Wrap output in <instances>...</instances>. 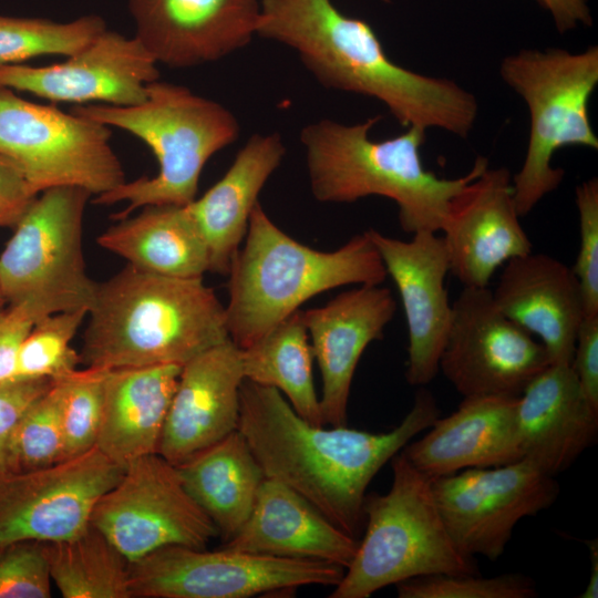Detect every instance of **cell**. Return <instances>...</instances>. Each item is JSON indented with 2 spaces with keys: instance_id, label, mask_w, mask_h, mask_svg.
<instances>
[{
  "instance_id": "obj_1",
  "label": "cell",
  "mask_w": 598,
  "mask_h": 598,
  "mask_svg": "<svg viewBox=\"0 0 598 598\" xmlns=\"http://www.w3.org/2000/svg\"><path fill=\"white\" fill-rule=\"evenodd\" d=\"M437 416L434 396L421 389L411 410L389 432L324 429L300 416L277 389L244 380L238 430L265 477L290 487L358 539L370 482Z\"/></svg>"
},
{
  "instance_id": "obj_2",
  "label": "cell",
  "mask_w": 598,
  "mask_h": 598,
  "mask_svg": "<svg viewBox=\"0 0 598 598\" xmlns=\"http://www.w3.org/2000/svg\"><path fill=\"white\" fill-rule=\"evenodd\" d=\"M256 34L295 50L323 86L379 100L404 127L466 137L474 126L478 103L471 92L396 64L368 22L330 0H260Z\"/></svg>"
},
{
  "instance_id": "obj_3",
  "label": "cell",
  "mask_w": 598,
  "mask_h": 598,
  "mask_svg": "<svg viewBox=\"0 0 598 598\" xmlns=\"http://www.w3.org/2000/svg\"><path fill=\"white\" fill-rule=\"evenodd\" d=\"M87 317L80 358L91 368L183 367L229 339L225 307L203 278L130 265L96 282Z\"/></svg>"
},
{
  "instance_id": "obj_4",
  "label": "cell",
  "mask_w": 598,
  "mask_h": 598,
  "mask_svg": "<svg viewBox=\"0 0 598 598\" xmlns=\"http://www.w3.org/2000/svg\"><path fill=\"white\" fill-rule=\"evenodd\" d=\"M380 120L377 115L348 125L324 118L301 130L313 197L353 203L383 196L396 204L403 231H440L450 199L488 167V159L480 155L465 175L439 177L422 163L425 130L410 126L392 138L373 141L369 134Z\"/></svg>"
},
{
  "instance_id": "obj_5",
  "label": "cell",
  "mask_w": 598,
  "mask_h": 598,
  "mask_svg": "<svg viewBox=\"0 0 598 598\" xmlns=\"http://www.w3.org/2000/svg\"><path fill=\"white\" fill-rule=\"evenodd\" d=\"M229 271L225 307L229 339L245 349L316 295L347 285H381L383 261L364 231L333 251L310 248L283 233L259 203Z\"/></svg>"
},
{
  "instance_id": "obj_6",
  "label": "cell",
  "mask_w": 598,
  "mask_h": 598,
  "mask_svg": "<svg viewBox=\"0 0 598 598\" xmlns=\"http://www.w3.org/2000/svg\"><path fill=\"white\" fill-rule=\"evenodd\" d=\"M73 113L142 140L158 162V173L124 182L99 195L94 203L126 202L116 220L151 205H187L196 198L207 161L234 143L240 132L236 116L220 103L195 94L186 86L153 81L143 102L130 106L76 105Z\"/></svg>"
},
{
  "instance_id": "obj_7",
  "label": "cell",
  "mask_w": 598,
  "mask_h": 598,
  "mask_svg": "<svg viewBox=\"0 0 598 598\" xmlns=\"http://www.w3.org/2000/svg\"><path fill=\"white\" fill-rule=\"evenodd\" d=\"M391 461V487L365 496L364 535L331 598H368L415 577L476 573L446 529L432 478L401 451Z\"/></svg>"
},
{
  "instance_id": "obj_8",
  "label": "cell",
  "mask_w": 598,
  "mask_h": 598,
  "mask_svg": "<svg viewBox=\"0 0 598 598\" xmlns=\"http://www.w3.org/2000/svg\"><path fill=\"white\" fill-rule=\"evenodd\" d=\"M504 82L526 102L529 135L520 169L512 176L517 213L525 216L563 182L553 166L566 146L598 150L589 101L598 85V48L573 53L560 48L522 49L503 59Z\"/></svg>"
},
{
  "instance_id": "obj_9",
  "label": "cell",
  "mask_w": 598,
  "mask_h": 598,
  "mask_svg": "<svg viewBox=\"0 0 598 598\" xmlns=\"http://www.w3.org/2000/svg\"><path fill=\"white\" fill-rule=\"evenodd\" d=\"M87 190L60 186L37 196L0 255V290L9 306L25 305L39 319L86 309L96 282L82 249Z\"/></svg>"
},
{
  "instance_id": "obj_10",
  "label": "cell",
  "mask_w": 598,
  "mask_h": 598,
  "mask_svg": "<svg viewBox=\"0 0 598 598\" xmlns=\"http://www.w3.org/2000/svg\"><path fill=\"white\" fill-rule=\"evenodd\" d=\"M105 124L38 104L0 85V154L35 193L60 186L102 195L125 182Z\"/></svg>"
},
{
  "instance_id": "obj_11",
  "label": "cell",
  "mask_w": 598,
  "mask_h": 598,
  "mask_svg": "<svg viewBox=\"0 0 598 598\" xmlns=\"http://www.w3.org/2000/svg\"><path fill=\"white\" fill-rule=\"evenodd\" d=\"M344 569L319 560L171 545L130 563L131 598H248L336 586Z\"/></svg>"
},
{
  "instance_id": "obj_12",
  "label": "cell",
  "mask_w": 598,
  "mask_h": 598,
  "mask_svg": "<svg viewBox=\"0 0 598 598\" xmlns=\"http://www.w3.org/2000/svg\"><path fill=\"white\" fill-rule=\"evenodd\" d=\"M91 525L130 563L171 545L204 548L218 535L185 489L176 466L157 453L124 467L95 504Z\"/></svg>"
},
{
  "instance_id": "obj_13",
  "label": "cell",
  "mask_w": 598,
  "mask_h": 598,
  "mask_svg": "<svg viewBox=\"0 0 598 598\" xmlns=\"http://www.w3.org/2000/svg\"><path fill=\"white\" fill-rule=\"evenodd\" d=\"M551 476L527 458L432 478L446 529L465 556L498 559L517 523L550 507L559 494Z\"/></svg>"
},
{
  "instance_id": "obj_14",
  "label": "cell",
  "mask_w": 598,
  "mask_h": 598,
  "mask_svg": "<svg viewBox=\"0 0 598 598\" xmlns=\"http://www.w3.org/2000/svg\"><path fill=\"white\" fill-rule=\"evenodd\" d=\"M439 371L463 396H518L550 364L543 343L507 318L488 287H463Z\"/></svg>"
},
{
  "instance_id": "obj_15",
  "label": "cell",
  "mask_w": 598,
  "mask_h": 598,
  "mask_svg": "<svg viewBox=\"0 0 598 598\" xmlns=\"http://www.w3.org/2000/svg\"><path fill=\"white\" fill-rule=\"evenodd\" d=\"M123 471L93 447L43 468L0 476V546L80 535Z\"/></svg>"
},
{
  "instance_id": "obj_16",
  "label": "cell",
  "mask_w": 598,
  "mask_h": 598,
  "mask_svg": "<svg viewBox=\"0 0 598 598\" xmlns=\"http://www.w3.org/2000/svg\"><path fill=\"white\" fill-rule=\"evenodd\" d=\"M68 60L44 66H0V85L60 103L130 106L158 80L157 62L134 35L104 30Z\"/></svg>"
},
{
  "instance_id": "obj_17",
  "label": "cell",
  "mask_w": 598,
  "mask_h": 598,
  "mask_svg": "<svg viewBox=\"0 0 598 598\" xmlns=\"http://www.w3.org/2000/svg\"><path fill=\"white\" fill-rule=\"evenodd\" d=\"M394 281L408 327L405 378L411 385L423 386L439 372L453 307L445 288L450 272L447 251L434 231H417L401 240L370 228L365 231Z\"/></svg>"
},
{
  "instance_id": "obj_18",
  "label": "cell",
  "mask_w": 598,
  "mask_h": 598,
  "mask_svg": "<svg viewBox=\"0 0 598 598\" xmlns=\"http://www.w3.org/2000/svg\"><path fill=\"white\" fill-rule=\"evenodd\" d=\"M519 217L505 167H487L450 199L440 231L463 287H488L497 268L533 251Z\"/></svg>"
},
{
  "instance_id": "obj_19",
  "label": "cell",
  "mask_w": 598,
  "mask_h": 598,
  "mask_svg": "<svg viewBox=\"0 0 598 598\" xmlns=\"http://www.w3.org/2000/svg\"><path fill=\"white\" fill-rule=\"evenodd\" d=\"M135 37L157 63L192 68L217 61L256 34L260 0H128Z\"/></svg>"
},
{
  "instance_id": "obj_20",
  "label": "cell",
  "mask_w": 598,
  "mask_h": 598,
  "mask_svg": "<svg viewBox=\"0 0 598 598\" xmlns=\"http://www.w3.org/2000/svg\"><path fill=\"white\" fill-rule=\"evenodd\" d=\"M244 380L241 349L230 339L185 363L157 454L178 465L237 431Z\"/></svg>"
},
{
  "instance_id": "obj_21",
  "label": "cell",
  "mask_w": 598,
  "mask_h": 598,
  "mask_svg": "<svg viewBox=\"0 0 598 598\" xmlns=\"http://www.w3.org/2000/svg\"><path fill=\"white\" fill-rule=\"evenodd\" d=\"M396 310L386 287L362 285L327 305L303 310L313 358L321 373L323 424L346 425L351 383L365 348L382 338Z\"/></svg>"
},
{
  "instance_id": "obj_22",
  "label": "cell",
  "mask_w": 598,
  "mask_h": 598,
  "mask_svg": "<svg viewBox=\"0 0 598 598\" xmlns=\"http://www.w3.org/2000/svg\"><path fill=\"white\" fill-rule=\"evenodd\" d=\"M492 296L507 318L543 343L550 363H571L577 331L586 316L571 267L530 251L505 264Z\"/></svg>"
},
{
  "instance_id": "obj_23",
  "label": "cell",
  "mask_w": 598,
  "mask_h": 598,
  "mask_svg": "<svg viewBox=\"0 0 598 598\" xmlns=\"http://www.w3.org/2000/svg\"><path fill=\"white\" fill-rule=\"evenodd\" d=\"M516 422L523 458L551 476L568 470L598 435V410L565 363H550L524 388Z\"/></svg>"
},
{
  "instance_id": "obj_24",
  "label": "cell",
  "mask_w": 598,
  "mask_h": 598,
  "mask_svg": "<svg viewBox=\"0 0 598 598\" xmlns=\"http://www.w3.org/2000/svg\"><path fill=\"white\" fill-rule=\"evenodd\" d=\"M518 396H465L445 417L437 416L421 439L401 451L431 478L473 467H491L523 458L516 404Z\"/></svg>"
},
{
  "instance_id": "obj_25",
  "label": "cell",
  "mask_w": 598,
  "mask_h": 598,
  "mask_svg": "<svg viewBox=\"0 0 598 598\" xmlns=\"http://www.w3.org/2000/svg\"><path fill=\"white\" fill-rule=\"evenodd\" d=\"M359 539L331 523L285 484L265 477L254 507L226 547L276 557L310 559L346 569Z\"/></svg>"
},
{
  "instance_id": "obj_26",
  "label": "cell",
  "mask_w": 598,
  "mask_h": 598,
  "mask_svg": "<svg viewBox=\"0 0 598 598\" xmlns=\"http://www.w3.org/2000/svg\"><path fill=\"white\" fill-rule=\"evenodd\" d=\"M285 154L278 133L251 135L224 176L200 198L187 204L207 246L209 271L228 274L258 195Z\"/></svg>"
},
{
  "instance_id": "obj_27",
  "label": "cell",
  "mask_w": 598,
  "mask_h": 598,
  "mask_svg": "<svg viewBox=\"0 0 598 598\" xmlns=\"http://www.w3.org/2000/svg\"><path fill=\"white\" fill-rule=\"evenodd\" d=\"M181 365L107 369L95 447L125 467L157 453Z\"/></svg>"
},
{
  "instance_id": "obj_28",
  "label": "cell",
  "mask_w": 598,
  "mask_h": 598,
  "mask_svg": "<svg viewBox=\"0 0 598 598\" xmlns=\"http://www.w3.org/2000/svg\"><path fill=\"white\" fill-rule=\"evenodd\" d=\"M99 245L140 270L176 278H203L209 271L206 243L187 205H151L117 219Z\"/></svg>"
},
{
  "instance_id": "obj_29",
  "label": "cell",
  "mask_w": 598,
  "mask_h": 598,
  "mask_svg": "<svg viewBox=\"0 0 598 598\" xmlns=\"http://www.w3.org/2000/svg\"><path fill=\"white\" fill-rule=\"evenodd\" d=\"M195 503L228 542L247 520L265 474L239 430L175 465Z\"/></svg>"
},
{
  "instance_id": "obj_30",
  "label": "cell",
  "mask_w": 598,
  "mask_h": 598,
  "mask_svg": "<svg viewBox=\"0 0 598 598\" xmlns=\"http://www.w3.org/2000/svg\"><path fill=\"white\" fill-rule=\"evenodd\" d=\"M312 349L303 310H296L260 339L241 349L245 380L282 392L308 422L323 425L312 377Z\"/></svg>"
},
{
  "instance_id": "obj_31",
  "label": "cell",
  "mask_w": 598,
  "mask_h": 598,
  "mask_svg": "<svg viewBox=\"0 0 598 598\" xmlns=\"http://www.w3.org/2000/svg\"><path fill=\"white\" fill-rule=\"evenodd\" d=\"M41 545L51 580L64 598H131L128 559L94 526Z\"/></svg>"
},
{
  "instance_id": "obj_32",
  "label": "cell",
  "mask_w": 598,
  "mask_h": 598,
  "mask_svg": "<svg viewBox=\"0 0 598 598\" xmlns=\"http://www.w3.org/2000/svg\"><path fill=\"white\" fill-rule=\"evenodd\" d=\"M104 30V20L95 14L68 22L0 14V66L40 55H72Z\"/></svg>"
},
{
  "instance_id": "obj_33",
  "label": "cell",
  "mask_w": 598,
  "mask_h": 598,
  "mask_svg": "<svg viewBox=\"0 0 598 598\" xmlns=\"http://www.w3.org/2000/svg\"><path fill=\"white\" fill-rule=\"evenodd\" d=\"M85 317L87 310L79 309L39 319L20 348L13 380H56L75 371L81 358L71 342Z\"/></svg>"
},
{
  "instance_id": "obj_34",
  "label": "cell",
  "mask_w": 598,
  "mask_h": 598,
  "mask_svg": "<svg viewBox=\"0 0 598 598\" xmlns=\"http://www.w3.org/2000/svg\"><path fill=\"white\" fill-rule=\"evenodd\" d=\"M62 388L53 380L14 426L8 448L9 473L28 472L63 461Z\"/></svg>"
},
{
  "instance_id": "obj_35",
  "label": "cell",
  "mask_w": 598,
  "mask_h": 598,
  "mask_svg": "<svg viewBox=\"0 0 598 598\" xmlns=\"http://www.w3.org/2000/svg\"><path fill=\"white\" fill-rule=\"evenodd\" d=\"M106 370L86 367L56 379L62 388L63 460L95 447L102 417Z\"/></svg>"
},
{
  "instance_id": "obj_36",
  "label": "cell",
  "mask_w": 598,
  "mask_h": 598,
  "mask_svg": "<svg viewBox=\"0 0 598 598\" xmlns=\"http://www.w3.org/2000/svg\"><path fill=\"white\" fill-rule=\"evenodd\" d=\"M476 573L435 574L415 577L396 586L399 598H533L534 580L522 574L494 577Z\"/></svg>"
},
{
  "instance_id": "obj_37",
  "label": "cell",
  "mask_w": 598,
  "mask_h": 598,
  "mask_svg": "<svg viewBox=\"0 0 598 598\" xmlns=\"http://www.w3.org/2000/svg\"><path fill=\"white\" fill-rule=\"evenodd\" d=\"M51 584L41 542L0 546V598H48Z\"/></svg>"
},
{
  "instance_id": "obj_38",
  "label": "cell",
  "mask_w": 598,
  "mask_h": 598,
  "mask_svg": "<svg viewBox=\"0 0 598 598\" xmlns=\"http://www.w3.org/2000/svg\"><path fill=\"white\" fill-rule=\"evenodd\" d=\"M579 216V250L571 267L581 288L586 316H598V179L580 183L575 190Z\"/></svg>"
},
{
  "instance_id": "obj_39",
  "label": "cell",
  "mask_w": 598,
  "mask_h": 598,
  "mask_svg": "<svg viewBox=\"0 0 598 598\" xmlns=\"http://www.w3.org/2000/svg\"><path fill=\"white\" fill-rule=\"evenodd\" d=\"M52 383L50 379H27L0 384V476L9 474L8 448L14 426Z\"/></svg>"
},
{
  "instance_id": "obj_40",
  "label": "cell",
  "mask_w": 598,
  "mask_h": 598,
  "mask_svg": "<svg viewBox=\"0 0 598 598\" xmlns=\"http://www.w3.org/2000/svg\"><path fill=\"white\" fill-rule=\"evenodd\" d=\"M570 365L586 399L598 410V316H585L582 319Z\"/></svg>"
},
{
  "instance_id": "obj_41",
  "label": "cell",
  "mask_w": 598,
  "mask_h": 598,
  "mask_svg": "<svg viewBox=\"0 0 598 598\" xmlns=\"http://www.w3.org/2000/svg\"><path fill=\"white\" fill-rule=\"evenodd\" d=\"M38 318L25 305H13L0 316V384L12 381L20 348Z\"/></svg>"
},
{
  "instance_id": "obj_42",
  "label": "cell",
  "mask_w": 598,
  "mask_h": 598,
  "mask_svg": "<svg viewBox=\"0 0 598 598\" xmlns=\"http://www.w3.org/2000/svg\"><path fill=\"white\" fill-rule=\"evenodd\" d=\"M38 195L21 169L0 154V227H14Z\"/></svg>"
},
{
  "instance_id": "obj_43",
  "label": "cell",
  "mask_w": 598,
  "mask_h": 598,
  "mask_svg": "<svg viewBox=\"0 0 598 598\" xmlns=\"http://www.w3.org/2000/svg\"><path fill=\"white\" fill-rule=\"evenodd\" d=\"M553 16L556 29L564 33L578 24L591 25L587 0H538Z\"/></svg>"
},
{
  "instance_id": "obj_44",
  "label": "cell",
  "mask_w": 598,
  "mask_h": 598,
  "mask_svg": "<svg viewBox=\"0 0 598 598\" xmlns=\"http://www.w3.org/2000/svg\"><path fill=\"white\" fill-rule=\"evenodd\" d=\"M590 555V577L585 590L579 595V598H597L598 597V540L590 539L587 542Z\"/></svg>"
},
{
  "instance_id": "obj_45",
  "label": "cell",
  "mask_w": 598,
  "mask_h": 598,
  "mask_svg": "<svg viewBox=\"0 0 598 598\" xmlns=\"http://www.w3.org/2000/svg\"><path fill=\"white\" fill-rule=\"evenodd\" d=\"M4 305H6L4 301H0V316H1V313H2V312L4 311V309H6V308H4Z\"/></svg>"
},
{
  "instance_id": "obj_46",
  "label": "cell",
  "mask_w": 598,
  "mask_h": 598,
  "mask_svg": "<svg viewBox=\"0 0 598 598\" xmlns=\"http://www.w3.org/2000/svg\"><path fill=\"white\" fill-rule=\"evenodd\" d=\"M0 301H4L1 295V290H0Z\"/></svg>"
},
{
  "instance_id": "obj_47",
  "label": "cell",
  "mask_w": 598,
  "mask_h": 598,
  "mask_svg": "<svg viewBox=\"0 0 598 598\" xmlns=\"http://www.w3.org/2000/svg\"><path fill=\"white\" fill-rule=\"evenodd\" d=\"M384 1H388V0H384Z\"/></svg>"
}]
</instances>
